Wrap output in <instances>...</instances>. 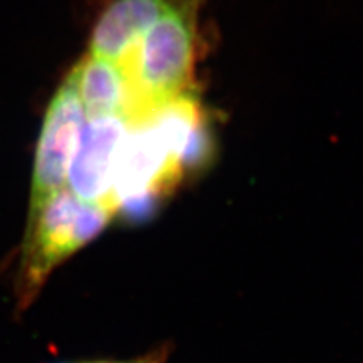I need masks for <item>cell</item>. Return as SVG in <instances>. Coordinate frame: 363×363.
Wrapping results in <instances>:
<instances>
[{
    "label": "cell",
    "instance_id": "cell-1",
    "mask_svg": "<svg viewBox=\"0 0 363 363\" xmlns=\"http://www.w3.org/2000/svg\"><path fill=\"white\" fill-rule=\"evenodd\" d=\"M208 2L167 0L150 26L116 61L128 84L124 120L129 128L169 101L194 93L196 67L204 50L203 13Z\"/></svg>",
    "mask_w": 363,
    "mask_h": 363
},
{
    "label": "cell",
    "instance_id": "cell-2",
    "mask_svg": "<svg viewBox=\"0 0 363 363\" xmlns=\"http://www.w3.org/2000/svg\"><path fill=\"white\" fill-rule=\"evenodd\" d=\"M112 211L79 200L67 188L29 211L17 279L20 311L37 298L52 271L105 229Z\"/></svg>",
    "mask_w": 363,
    "mask_h": 363
},
{
    "label": "cell",
    "instance_id": "cell-3",
    "mask_svg": "<svg viewBox=\"0 0 363 363\" xmlns=\"http://www.w3.org/2000/svg\"><path fill=\"white\" fill-rule=\"evenodd\" d=\"M85 121L81 99L65 77L44 117L35 152L29 211L38 209L55 192L67 188L68 168Z\"/></svg>",
    "mask_w": 363,
    "mask_h": 363
},
{
    "label": "cell",
    "instance_id": "cell-4",
    "mask_svg": "<svg viewBox=\"0 0 363 363\" xmlns=\"http://www.w3.org/2000/svg\"><path fill=\"white\" fill-rule=\"evenodd\" d=\"M129 124L120 116L86 118L67 174V189L89 204L117 213L113 177Z\"/></svg>",
    "mask_w": 363,
    "mask_h": 363
},
{
    "label": "cell",
    "instance_id": "cell-5",
    "mask_svg": "<svg viewBox=\"0 0 363 363\" xmlns=\"http://www.w3.org/2000/svg\"><path fill=\"white\" fill-rule=\"evenodd\" d=\"M81 99L86 118L120 116L128 106V84L117 62L86 53L67 76Z\"/></svg>",
    "mask_w": 363,
    "mask_h": 363
},
{
    "label": "cell",
    "instance_id": "cell-6",
    "mask_svg": "<svg viewBox=\"0 0 363 363\" xmlns=\"http://www.w3.org/2000/svg\"><path fill=\"white\" fill-rule=\"evenodd\" d=\"M169 354H172V347L165 344L138 357H132L126 360H94L91 363H167Z\"/></svg>",
    "mask_w": 363,
    "mask_h": 363
},
{
    "label": "cell",
    "instance_id": "cell-7",
    "mask_svg": "<svg viewBox=\"0 0 363 363\" xmlns=\"http://www.w3.org/2000/svg\"><path fill=\"white\" fill-rule=\"evenodd\" d=\"M67 363H91V362H67Z\"/></svg>",
    "mask_w": 363,
    "mask_h": 363
}]
</instances>
